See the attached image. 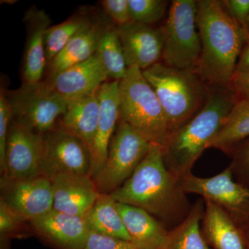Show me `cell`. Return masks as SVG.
<instances>
[{
	"mask_svg": "<svg viewBox=\"0 0 249 249\" xmlns=\"http://www.w3.org/2000/svg\"><path fill=\"white\" fill-rule=\"evenodd\" d=\"M132 22L152 25L165 15L169 1L165 0H128Z\"/></svg>",
	"mask_w": 249,
	"mask_h": 249,
	"instance_id": "83f0119b",
	"label": "cell"
},
{
	"mask_svg": "<svg viewBox=\"0 0 249 249\" xmlns=\"http://www.w3.org/2000/svg\"><path fill=\"white\" fill-rule=\"evenodd\" d=\"M151 142L124 121H119L103 168L92 178L101 194L122 186L146 156Z\"/></svg>",
	"mask_w": 249,
	"mask_h": 249,
	"instance_id": "ba28073f",
	"label": "cell"
},
{
	"mask_svg": "<svg viewBox=\"0 0 249 249\" xmlns=\"http://www.w3.org/2000/svg\"><path fill=\"white\" fill-rule=\"evenodd\" d=\"M83 249H137L129 241L89 231Z\"/></svg>",
	"mask_w": 249,
	"mask_h": 249,
	"instance_id": "f546056e",
	"label": "cell"
},
{
	"mask_svg": "<svg viewBox=\"0 0 249 249\" xmlns=\"http://www.w3.org/2000/svg\"><path fill=\"white\" fill-rule=\"evenodd\" d=\"M24 21L27 27V40L23 63L24 83H37L42 81L47 58L45 36L51 27V19L45 11L31 9L26 13Z\"/></svg>",
	"mask_w": 249,
	"mask_h": 249,
	"instance_id": "ac0fdd59",
	"label": "cell"
},
{
	"mask_svg": "<svg viewBox=\"0 0 249 249\" xmlns=\"http://www.w3.org/2000/svg\"><path fill=\"white\" fill-rule=\"evenodd\" d=\"M67 101L66 112L59 120L60 127L80 139L90 151L99 119L97 92Z\"/></svg>",
	"mask_w": 249,
	"mask_h": 249,
	"instance_id": "44dd1931",
	"label": "cell"
},
{
	"mask_svg": "<svg viewBox=\"0 0 249 249\" xmlns=\"http://www.w3.org/2000/svg\"><path fill=\"white\" fill-rule=\"evenodd\" d=\"M197 1L174 0L164 31L163 63L180 70L197 71L201 55L196 24Z\"/></svg>",
	"mask_w": 249,
	"mask_h": 249,
	"instance_id": "8992f818",
	"label": "cell"
},
{
	"mask_svg": "<svg viewBox=\"0 0 249 249\" xmlns=\"http://www.w3.org/2000/svg\"><path fill=\"white\" fill-rule=\"evenodd\" d=\"M102 29L97 24H92L77 34L49 62L50 79L64 70L86 61L95 55Z\"/></svg>",
	"mask_w": 249,
	"mask_h": 249,
	"instance_id": "7402d4cb",
	"label": "cell"
},
{
	"mask_svg": "<svg viewBox=\"0 0 249 249\" xmlns=\"http://www.w3.org/2000/svg\"><path fill=\"white\" fill-rule=\"evenodd\" d=\"M120 119L151 143L163 147L170 134L163 107L142 71L128 67L119 85Z\"/></svg>",
	"mask_w": 249,
	"mask_h": 249,
	"instance_id": "5b68a950",
	"label": "cell"
},
{
	"mask_svg": "<svg viewBox=\"0 0 249 249\" xmlns=\"http://www.w3.org/2000/svg\"><path fill=\"white\" fill-rule=\"evenodd\" d=\"M204 212V202L198 201L192 208L186 219L169 232L165 249H213L201 230Z\"/></svg>",
	"mask_w": 249,
	"mask_h": 249,
	"instance_id": "d4e9b609",
	"label": "cell"
},
{
	"mask_svg": "<svg viewBox=\"0 0 249 249\" xmlns=\"http://www.w3.org/2000/svg\"><path fill=\"white\" fill-rule=\"evenodd\" d=\"M92 24L88 18L74 16L60 24L51 26L45 33V47L47 62L52 60L80 32Z\"/></svg>",
	"mask_w": 249,
	"mask_h": 249,
	"instance_id": "4316f807",
	"label": "cell"
},
{
	"mask_svg": "<svg viewBox=\"0 0 249 249\" xmlns=\"http://www.w3.org/2000/svg\"><path fill=\"white\" fill-rule=\"evenodd\" d=\"M109 78L97 54L64 70L48 80L67 101L97 92Z\"/></svg>",
	"mask_w": 249,
	"mask_h": 249,
	"instance_id": "e0dca14e",
	"label": "cell"
},
{
	"mask_svg": "<svg viewBox=\"0 0 249 249\" xmlns=\"http://www.w3.org/2000/svg\"><path fill=\"white\" fill-rule=\"evenodd\" d=\"M116 202V201H115ZM130 242L137 249H165L169 231L145 210L116 202Z\"/></svg>",
	"mask_w": 249,
	"mask_h": 249,
	"instance_id": "d6986e66",
	"label": "cell"
},
{
	"mask_svg": "<svg viewBox=\"0 0 249 249\" xmlns=\"http://www.w3.org/2000/svg\"><path fill=\"white\" fill-rule=\"evenodd\" d=\"M249 138V99L236 101L222 128L210 143L209 148L224 152L231 150Z\"/></svg>",
	"mask_w": 249,
	"mask_h": 249,
	"instance_id": "cb8c5ba5",
	"label": "cell"
},
{
	"mask_svg": "<svg viewBox=\"0 0 249 249\" xmlns=\"http://www.w3.org/2000/svg\"><path fill=\"white\" fill-rule=\"evenodd\" d=\"M231 166L211 178H199L192 173L178 178L184 194L199 195L224 209L243 229L249 226V186L234 180Z\"/></svg>",
	"mask_w": 249,
	"mask_h": 249,
	"instance_id": "9c48e42d",
	"label": "cell"
},
{
	"mask_svg": "<svg viewBox=\"0 0 249 249\" xmlns=\"http://www.w3.org/2000/svg\"><path fill=\"white\" fill-rule=\"evenodd\" d=\"M96 54L109 78L116 81L124 78L128 67L116 28L102 29Z\"/></svg>",
	"mask_w": 249,
	"mask_h": 249,
	"instance_id": "484cf974",
	"label": "cell"
},
{
	"mask_svg": "<svg viewBox=\"0 0 249 249\" xmlns=\"http://www.w3.org/2000/svg\"><path fill=\"white\" fill-rule=\"evenodd\" d=\"M231 88L211 87L204 107L171 132L163 147L165 165L178 178L191 173L196 160L222 128L236 102Z\"/></svg>",
	"mask_w": 249,
	"mask_h": 249,
	"instance_id": "7a4b0ae2",
	"label": "cell"
},
{
	"mask_svg": "<svg viewBox=\"0 0 249 249\" xmlns=\"http://www.w3.org/2000/svg\"><path fill=\"white\" fill-rule=\"evenodd\" d=\"M235 73L249 76V42L246 44L237 62Z\"/></svg>",
	"mask_w": 249,
	"mask_h": 249,
	"instance_id": "d590c367",
	"label": "cell"
},
{
	"mask_svg": "<svg viewBox=\"0 0 249 249\" xmlns=\"http://www.w3.org/2000/svg\"><path fill=\"white\" fill-rule=\"evenodd\" d=\"M246 35H247V42H249V17L247 20V31H246Z\"/></svg>",
	"mask_w": 249,
	"mask_h": 249,
	"instance_id": "74e56055",
	"label": "cell"
},
{
	"mask_svg": "<svg viewBox=\"0 0 249 249\" xmlns=\"http://www.w3.org/2000/svg\"><path fill=\"white\" fill-rule=\"evenodd\" d=\"M142 73L163 107L170 134L196 115L209 98L211 87L196 70L158 62Z\"/></svg>",
	"mask_w": 249,
	"mask_h": 249,
	"instance_id": "277c9868",
	"label": "cell"
},
{
	"mask_svg": "<svg viewBox=\"0 0 249 249\" xmlns=\"http://www.w3.org/2000/svg\"><path fill=\"white\" fill-rule=\"evenodd\" d=\"M119 81L106 82L97 91L100 114L97 129L90 149L91 169L89 177L94 178L103 168L111 139L120 121Z\"/></svg>",
	"mask_w": 249,
	"mask_h": 249,
	"instance_id": "5bb4252c",
	"label": "cell"
},
{
	"mask_svg": "<svg viewBox=\"0 0 249 249\" xmlns=\"http://www.w3.org/2000/svg\"><path fill=\"white\" fill-rule=\"evenodd\" d=\"M231 89L242 98L249 99V76L235 73L232 78Z\"/></svg>",
	"mask_w": 249,
	"mask_h": 249,
	"instance_id": "e575fe53",
	"label": "cell"
},
{
	"mask_svg": "<svg viewBox=\"0 0 249 249\" xmlns=\"http://www.w3.org/2000/svg\"><path fill=\"white\" fill-rule=\"evenodd\" d=\"M196 24L201 43L198 72L211 86L231 88L247 43L245 31L217 0L197 1Z\"/></svg>",
	"mask_w": 249,
	"mask_h": 249,
	"instance_id": "6da1fadb",
	"label": "cell"
},
{
	"mask_svg": "<svg viewBox=\"0 0 249 249\" xmlns=\"http://www.w3.org/2000/svg\"><path fill=\"white\" fill-rule=\"evenodd\" d=\"M5 96L13 120L36 133L45 134L55 128L67 111V100L48 81L23 83Z\"/></svg>",
	"mask_w": 249,
	"mask_h": 249,
	"instance_id": "52a82bcc",
	"label": "cell"
},
{
	"mask_svg": "<svg viewBox=\"0 0 249 249\" xmlns=\"http://www.w3.org/2000/svg\"><path fill=\"white\" fill-rule=\"evenodd\" d=\"M244 235H245L246 241H247V245L249 248V226L245 227V229H242Z\"/></svg>",
	"mask_w": 249,
	"mask_h": 249,
	"instance_id": "8d00e7d4",
	"label": "cell"
},
{
	"mask_svg": "<svg viewBox=\"0 0 249 249\" xmlns=\"http://www.w3.org/2000/svg\"></svg>",
	"mask_w": 249,
	"mask_h": 249,
	"instance_id": "f35d334b",
	"label": "cell"
},
{
	"mask_svg": "<svg viewBox=\"0 0 249 249\" xmlns=\"http://www.w3.org/2000/svg\"><path fill=\"white\" fill-rule=\"evenodd\" d=\"M222 3L231 17L240 26L246 34L249 17V0H224Z\"/></svg>",
	"mask_w": 249,
	"mask_h": 249,
	"instance_id": "d6a6232c",
	"label": "cell"
},
{
	"mask_svg": "<svg viewBox=\"0 0 249 249\" xmlns=\"http://www.w3.org/2000/svg\"><path fill=\"white\" fill-rule=\"evenodd\" d=\"M101 4L116 27L132 22L128 0H103Z\"/></svg>",
	"mask_w": 249,
	"mask_h": 249,
	"instance_id": "1f68e13d",
	"label": "cell"
},
{
	"mask_svg": "<svg viewBox=\"0 0 249 249\" xmlns=\"http://www.w3.org/2000/svg\"><path fill=\"white\" fill-rule=\"evenodd\" d=\"M27 222L0 201V235L1 249H9V240L11 237L20 235L25 229Z\"/></svg>",
	"mask_w": 249,
	"mask_h": 249,
	"instance_id": "f1b7e54d",
	"label": "cell"
},
{
	"mask_svg": "<svg viewBox=\"0 0 249 249\" xmlns=\"http://www.w3.org/2000/svg\"><path fill=\"white\" fill-rule=\"evenodd\" d=\"M204 201V236L213 249H249L242 229L217 204Z\"/></svg>",
	"mask_w": 249,
	"mask_h": 249,
	"instance_id": "ffe728a7",
	"label": "cell"
},
{
	"mask_svg": "<svg viewBox=\"0 0 249 249\" xmlns=\"http://www.w3.org/2000/svg\"><path fill=\"white\" fill-rule=\"evenodd\" d=\"M42 175L52 180L60 175L89 177L91 154L80 139L62 127L43 134Z\"/></svg>",
	"mask_w": 249,
	"mask_h": 249,
	"instance_id": "30bf717a",
	"label": "cell"
},
{
	"mask_svg": "<svg viewBox=\"0 0 249 249\" xmlns=\"http://www.w3.org/2000/svg\"><path fill=\"white\" fill-rule=\"evenodd\" d=\"M51 181L53 210L63 213L83 217L101 195L92 178L86 175H60Z\"/></svg>",
	"mask_w": 249,
	"mask_h": 249,
	"instance_id": "2e32d148",
	"label": "cell"
},
{
	"mask_svg": "<svg viewBox=\"0 0 249 249\" xmlns=\"http://www.w3.org/2000/svg\"><path fill=\"white\" fill-rule=\"evenodd\" d=\"M29 224L37 235L58 249H83L89 232L83 217L53 209Z\"/></svg>",
	"mask_w": 249,
	"mask_h": 249,
	"instance_id": "9a60e30c",
	"label": "cell"
},
{
	"mask_svg": "<svg viewBox=\"0 0 249 249\" xmlns=\"http://www.w3.org/2000/svg\"><path fill=\"white\" fill-rule=\"evenodd\" d=\"M43 145V134L36 133L12 119L1 179L21 180L42 176Z\"/></svg>",
	"mask_w": 249,
	"mask_h": 249,
	"instance_id": "8fae6325",
	"label": "cell"
},
{
	"mask_svg": "<svg viewBox=\"0 0 249 249\" xmlns=\"http://www.w3.org/2000/svg\"><path fill=\"white\" fill-rule=\"evenodd\" d=\"M0 201L29 223L53 209L52 181L42 175L26 179H1Z\"/></svg>",
	"mask_w": 249,
	"mask_h": 249,
	"instance_id": "7c38bea8",
	"label": "cell"
},
{
	"mask_svg": "<svg viewBox=\"0 0 249 249\" xmlns=\"http://www.w3.org/2000/svg\"><path fill=\"white\" fill-rule=\"evenodd\" d=\"M12 114L9 103L6 100L4 90L1 89L0 94V169L2 173L4 168L6 157V142Z\"/></svg>",
	"mask_w": 249,
	"mask_h": 249,
	"instance_id": "4dcf8cb0",
	"label": "cell"
},
{
	"mask_svg": "<svg viewBox=\"0 0 249 249\" xmlns=\"http://www.w3.org/2000/svg\"><path fill=\"white\" fill-rule=\"evenodd\" d=\"M127 67L143 71L160 62L164 48L163 28L130 22L116 27Z\"/></svg>",
	"mask_w": 249,
	"mask_h": 249,
	"instance_id": "4fadbf2b",
	"label": "cell"
},
{
	"mask_svg": "<svg viewBox=\"0 0 249 249\" xmlns=\"http://www.w3.org/2000/svg\"><path fill=\"white\" fill-rule=\"evenodd\" d=\"M232 169L237 170L242 178V183L249 186V138L240 144V148L235 154V162L231 165Z\"/></svg>",
	"mask_w": 249,
	"mask_h": 249,
	"instance_id": "836d02e7",
	"label": "cell"
},
{
	"mask_svg": "<svg viewBox=\"0 0 249 249\" xmlns=\"http://www.w3.org/2000/svg\"><path fill=\"white\" fill-rule=\"evenodd\" d=\"M178 178L165 165L163 147L150 144L146 156L130 178L110 196L116 202L145 210L168 220L184 205Z\"/></svg>",
	"mask_w": 249,
	"mask_h": 249,
	"instance_id": "3957f363",
	"label": "cell"
},
{
	"mask_svg": "<svg viewBox=\"0 0 249 249\" xmlns=\"http://www.w3.org/2000/svg\"><path fill=\"white\" fill-rule=\"evenodd\" d=\"M83 218L89 231L130 242L115 201L110 195H100Z\"/></svg>",
	"mask_w": 249,
	"mask_h": 249,
	"instance_id": "603a6c76",
	"label": "cell"
}]
</instances>
